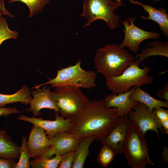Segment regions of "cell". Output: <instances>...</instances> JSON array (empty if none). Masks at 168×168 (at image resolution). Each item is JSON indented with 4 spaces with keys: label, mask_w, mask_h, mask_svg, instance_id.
<instances>
[{
    "label": "cell",
    "mask_w": 168,
    "mask_h": 168,
    "mask_svg": "<svg viewBox=\"0 0 168 168\" xmlns=\"http://www.w3.org/2000/svg\"><path fill=\"white\" fill-rule=\"evenodd\" d=\"M117 108L107 106L104 100H93L72 121L67 133L79 139L89 136L100 141L111 131L119 118Z\"/></svg>",
    "instance_id": "obj_1"
},
{
    "label": "cell",
    "mask_w": 168,
    "mask_h": 168,
    "mask_svg": "<svg viewBox=\"0 0 168 168\" xmlns=\"http://www.w3.org/2000/svg\"><path fill=\"white\" fill-rule=\"evenodd\" d=\"M134 61L133 57L127 49L116 44H108L97 50L94 63L97 72L105 77H111L120 75Z\"/></svg>",
    "instance_id": "obj_2"
},
{
    "label": "cell",
    "mask_w": 168,
    "mask_h": 168,
    "mask_svg": "<svg viewBox=\"0 0 168 168\" xmlns=\"http://www.w3.org/2000/svg\"><path fill=\"white\" fill-rule=\"evenodd\" d=\"M140 63L138 61H132L119 76L116 77H105L106 85L112 92L118 94L128 91L132 86H143L150 84L154 77L148 75L151 67H139Z\"/></svg>",
    "instance_id": "obj_3"
},
{
    "label": "cell",
    "mask_w": 168,
    "mask_h": 168,
    "mask_svg": "<svg viewBox=\"0 0 168 168\" xmlns=\"http://www.w3.org/2000/svg\"><path fill=\"white\" fill-rule=\"evenodd\" d=\"M52 99L62 116L72 121L90 102L80 88L71 86L55 87Z\"/></svg>",
    "instance_id": "obj_4"
},
{
    "label": "cell",
    "mask_w": 168,
    "mask_h": 168,
    "mask_svg": "<svg viewBox=\"0 0 168 168\" xmlns=\"http://www.w3.org/2000/svg\"><path fill=\"white\" fill-rule=\"evenodd\" d=\"M82 60L78 59L75 65L62 68L57 71L56 77L49 79L46 83L35 85L33 88L50 84L52 87L71 86L91 89L95 87L96 74L93 71H86L81 67Z\"/></svg>",
    "instance_id": "obj_5"
},
{
    "label": "cell",
    "mask_w": 168,
    "mask_h": 168,
    "mask_svg": "<svg viewBox=\"0 0 168 168\" xmlns=\"http://www.w3.org/2000/svg\"><path fill=\"white\" fill-rule=\"evenodd\" d=\"M123 153L132 168H145L147 165H156L151 160L145 134L132 125L123 147Z\"/></svg>",
    "instance_id": "obj_6"
},
{
    "label": "cell",
    "mask_w": 168,
    "mask_h": 168,
    "mask_svg": "<svg viewBox=\"0 0 168 168\" xmlns=\"http://www.w3.org/2000/svg\"><path fill=\"white\" fill-rule=\"evenodd\" d=\"M83 11L81 16L87 19L84 27L89 26L94 21L102 20L105 21L110 29L113 30L120 27V16L114 11L125 3H120L111 0H83Z\"/></svg>",
    "instance_id": "obj_7"
},
{
    "label": "cell",
    "mask_w": 168,
    "mask_h": 168,
    "mask_svg": "<svg viewBox=\"0 0 168 168\" xmlns=\"http://www.w3.org/2000/svg\"><path fill=\"white\" fill-rule=\"evenodd\" d=\"M128 113V118L132 125L137 126L142 133L145 134L149 130L155 132L159 140H160L158 129L163 134H166L162 128L160 121L156 115L150 112L148 107L142 103L139 102Z\"/></svg>",
    "instance_id": "obj_8"
},
{
    "label": "cell",
    "mask_w": 168,
    "mask_h": 168,
    "mask_svg": "<svg viewBox=\"0 0 168 168\" xmlns=\"http://www.w3.org/2000/svg\"><path fill=\"white\" fill-rule=\"evenodd\" d=\"M128 19L120 22L124 25L125 29L123 28L125 33L124 40L119 45L122 48L127 47L130 51L133 53L137 52L140 43L145 40L148 39H156L160 34L156 32H152L144 30L135 25L134 22L136 18L128 17Z\"/></svg>",
    "instance_id": "obj_9"
},
{
    "label": "cell",
    "mask_w": 168,
    "mask_h": 168,
    "mask_svg": "<svg viewBox=\"0 0 168 168\" xmlns=\"http://www.w3.org/2000/svg\"><path fill=\"white\" fill-rule=\"evenodd\" d=\"M132 125L127 115L119 117L111 131L100 142L116 154L123 153L124 144Z\"/></svg>",
    "instance_id": "obj_10"
},
{
    "label": "cell",
    "mask_w": 168,
    "mask_h": 168,
    "mask_svg": "<svg viewBox=\"0 0 168 168\" xmlns=\"http://www.w3.org/2000/svg\"><path fill=\"white\" fill-rule=\"evenodd\" d=\"M16 118L21 121L30 122L35 126L43 128L49 139H50L58 132L69 131L72 126V121L59 115L58 112H55V120L54 121L46 120L42 118H36L35 117H29L24 115H19Z\"/></svg>",
    "instance_id": "obj_11"
},
{
    "label": "cell",
    "mask_w": 168,
    "mask_h": 168,
    "mask_svg": "<svg viewBox=\"0 0 168 168\" xmlns=\"http://www.w3.org/2000/svg\"><path fill=\"white\" fill-rule=\"evenodd\" d=\"M46 135L43 128L33 125L27 142L30 158L36 159L45 156L52 144L51 140Z\"/></svg>",
    "instance_id": "obj_12"
},
{
    "label": "cell",
    "mask_w": 168,
    "mask_h": 168,
    "mask_svg": "<svg viewBox=\"0 0 168 168\" xmlns=\"http://www.w3.org/2000/svg\"><path fill=\"white\" fill-rule=\"evenodd\" d=\"M35 89V90L33 89L32 91H30L33 98L30 101V107L27 110L31 112L34 116L41 114L40 111L44 108L49 109L53 110L55 112L61 113L52 99L49 87L44 86L41 89L40 87Z\"/></svg>",
    "instance_id": "obj_13"
},
{
    "label": "cell",
    "mask_w": 168,
    "mask_h": 168,
    "mask_svg": "<svg viewBox=\"0 0 168 168\" xmlns=\"http://www.w3.org/2000/svg\"><path fill=\"white\" fill-rule=\"evenodd\" d=\"M50 139L52 141L51 145L45 156L48 157L54 155H61L69 152H75L80 140L66 132H58Z\"/></svg>",
    "instance_id": "obj_14"
},
{
    "label": "cell",
    "mask_w": 168,
    "mask_h": 168,
    "mask_svg": "<svg viewBox=\"0 0 168 168\" xmlns=\"http://www.w3.org/2000/svg\"><path fill=\"white\" fill-rule=\"evenodd\" d=\"M134 88V86L128 91L119 94L112 92L105 97L104 100L107 106L116 108L119 117L128 115L129 112L139 102L129 97Z\"/></svg>",
    "instance_id": "obj_15"
},
{
    "label": "cell",
    "mask_w": 168,
    "mask_h": 168,
    "mask_svg": "<svg viewBox=\"0 0 168 168\" xmlns=\"http://www.w3.org/2000/svg\"><path fill=\"white\" fill-rule=\"evenodd\" d=\"M128 0L132 4L141 6L143 10L148 12V17L141 16V19H150L155 21L157 23L160 29L165 36H168V15L165 8L161 7L157 9L150 5L144 4L137 1Z\"/></svg>",
    "instance_id": "obj_16"
},
{
    "label": "cell",
    "mask_w": 168,
    "mask_h": 168,
    "mask_svg": "<svg viewBox=\"0 0 168 168\" xmlns=\"http://www.w3.org/2000/svg\"><path fill=\"white\" fill-rule=\"evenodd\" d=\"M140 87L134 86L129 96L131 99L145 105L151 113L153 112L155 108L158 106L168 108V101L160 100L154 98L147 92L143 90Z\"/></svg>",
    "instance_id": "obj_17"
},
{
    "label": "cell",
    "mask_w": 168,
    "mask_h": 168,
    "mask_svg": "<svg viewBox=\"0 0 168 168\" xmlns=\"http://www.w3.org/2000/svg\"><path fill=\"white\" fill-rule=\"evenodd\" d=\"M20 147L12 141L6 131L0 130V157L15 159L19 156Z\"/></svg>",
    "instance_id": "obj_18"
},
{
    "label": "cell",
    "mask_w": 168,
    "mask_h": 168,
    "mask_svg": "<svg viewBox=\"0 0 168 168\" xmlns=\"http://www.w3.org/2000/svg\"><path fill=\"white\" fill-rule=\"evenodd\" d=\"M148 46L142 50L141 52L135 57L136 60L140 63L146 58L153 56L159 55L168 57V42L156 41L148 44Z\"/></svg>",
    "instance_id": "obj_19"
},
{
    "label": "cell",
    "mask_w": 168,
    "mask_h": 168,
    "mask_svg": "<svg viewBox=\"0 0 168 168\" xmlns=\"http://www.w3.org/2000/svg\"><path fill=\"white\" fill-rule=\"evenodd\" d=\"M95 139L94 137L89 136L80 139L79 145L74 152V161L72 168H82L89 153L91 144Z\"/></svg>",
    "instance_id": "obj_20"
},
{
    "label": "cell",
    "mask_w": 168,
    "mask_h": 168,
    "mask_svg": "<svg viewBox=\"0 0 168 168\" xmlns=\"http://www.w3.org/2000/svg\"><path fill=\"white\" fill-rule=\"evenodd\" d=\"M32 98L28 87L26 86H22L19 90L14 94H0V107H3L8 104L18 102L27 105L30 104Z\"/></svg>",
    "instance_id": "obj_21"
},
{
    "label": "cell",
    "mask_w": 168,
    "mask_h": 168,
    "mask_svg": "<svg viewBox=\"0 0 168 168\" xmlns=\"http://www.w3.org/2000/svg\"><path fill=\"white\" fill-rule=\"evenodd\" d=\"M60 159L61 155H58L53 158L44 156L30 160V165L33 168H57Z\"/></svg>",
    "instance_id": "obj_22"
},
{
    "label": "cell",
    "mask_w": 168,
    "mask_h": 168,
    "mask_svg": "<svg viewBox=\"0 0 168 168\" xmlns=\"http://www.w3.org/2000/svg\"><path fill=\"white\" fill-rule=\"evenodd\" d=\"M16 1L21 2L28 7L30 11L28 16L30 17L41 12L44 7L50 2V0H9L8 2L11 3Z\"/></svg>",
    "instance_id": "obj_23"
},
{
    "label": "cell",
    "mask_w": 168,
    "mask_h": 168,
    "mask_svg": "<svg viewBox=\"0 0 168 168\" xmlns=\"http://www.w3.org/2000/svg\"><path fill=\"white\" fill-rule=\"evenodd\" d=\"M98 154L97 161L102 166L107 167L114 160L116 154L110 147L103 144Z\"/></svg>",
    "instance_id": "obj_24"
},
{
    "label": "cell",
    "mask_w": 168,
    "mask_h": 168,
    "mask_svg": "<svg viewBox=\"0 0 168 168\" xmlns=\"http://www.w3.org/2000/svg\"><path fill=\"white\" fill-rule=\"evenodd\" d=\"M27 137L23 136L21 146L20 147L19 161L14 168H29L30 158L27 147Z\"/></svg>",
    "instance_id": "obj_25"
},
{
    "label": "cell",
    "mask_w": 168,
    "mask_h": 168,
    "mask_svg": "<svg viewBox=\"0 0 168 168\" xmlns=\"http://www.w3.org/2000/svg\"><path fill=\"white\" fill-rule=\"evenodd\" d=\"M18 35L16 31L9 29L6 19L2 16L0 17V45L7 39H16Z\"/></svg>",
    "instance_id": "obj_26"
},
{
    "label": "cell",
    "mask_w": 168,
    "mask_h": 168,
    "mask_svg": "<svg viewBox=\"0 0 168 168\" xmlns=\"http://www.w3.org/2000/svg\"><path fill=\"white\" fill-rule=\"evenodd\" d=\"M74 158V152L71 151L61 155L58 168H71L73 165Z\"/></svg>",
    "instance_id": "obj_27"
},
{
    "label": "cell",
    "mask_w": 168,
    "mask_h": 168,
    "mask_svg": "<svg viewBox=\"0 0 168 168\" xmlns=\"http://www.w3.org/2000/svg\"><path fill=\"white\" fill-rule=\"evenodd\" d=\"M160 121L168 119V110L158 106L155 108L153 112Z\"/></svg>",
    "instance_id": "obj_28"
},
{
    "label": "cell",
    "mask_w": 168,
    "mask_h": 168,
    "mask_svg": "<svg viewBox=\"0 0 168 168\" xmlns=\"http://www.w3.org/2000/svg\"><path fill=\"white\" fill-rule=\"evenodd\" d=\"M16 164L15 159L0 157V168H14Z\"/></svg>",
    "instance_id": "obj_29"
},
{
    "label": "cell",
    "mask_w": 168,
    "mask_h": 168,
    "mask_svg": "<svg viewBox=\"0 0 168 168\" xmlns=\"http://www.w3.org/2000/svg\"><path fill=\"white\" fill-rule=\"evenodd\" d=\"M21 112L15 108L0 107V117L6 116L11 114Z\"/></svg>",
    "instance_id": "obj_30"
},
{
    "label": "cell",
    "mask_w": 168,
    "mask_h": 168,
    "mask_svg": "<svg viewBox=\"0 0 168 168\" xmlns=\"http://www.w3.org/2000/svg\"><path fill=\"white\" fill-rule=\"evenodd\" d=\"M156 96L168 101V83L167 82L163 88L158 91L156 93Z\"/></svg>",
    "instance_id": "obj_31"
},
{
    "label": "cell",
    "mask_w": 168,
    "mask_h": 168,
    "mask_svg": "<svg viewBox=\"0 0 168 168\" xmlns=\"http://www.w3.org/2000/svg\"><path fill=\"white\" fill-rule=\"evenodd\" d=\"M4 0H0V14H2L3 15H6L10 17H13L14 16L12 15L8 11H7L4 5Z\"/></svg>",
    "instance_id": "obj_32"
},
{
    "label": "cell",
    "mask_w": 168,
    "mask_h": 168,
    "mask_svg": "<svg viewBox=\"0 0 168 168\" xmlns=\"http://www.w3.org/2000/svg\"><path fill=\"white\" fill-rule=\"evenodd\" d=\"M163 151L161 154V156L162 159L166 162H168V147H163Z\"/></svg>",
    "instance_id": "obj_33"
},
{
    "label": "cell",
    "mask_w": 168,
    "mask_h": 168,
    "mask_svg": "<svg viewBox=\"0 0 168 168\" xmlns=\"http://www.w3.org/2000/svg\"><path fill=\"white\" fill-rule=\"evenodd\" d=\"M161 127L166 134H168V119L163 121H160Z\"/></svg>",
    "instance_id": "obj_34"
},
{
    "label": "cell",
    "mask_w": 168,
    "mask_h": 168,
    "mask_svg": "<svg viewBox=\"0 0 168 168\" xmlns=\"http://www.w3.org/2000/svg\"><path fill=\"white\" fill-rule=\"evenodd\" d=\"M116 2L120 3H122L121 1V0H115Z\"/></svg>",
    "instance_id": "obj_35"
},
{
    "label": "cell",
    "mask_w": 168,
    "mask_h": 168,
    "mask_svg": "<svg viewBox=\"0 0 168 168\" xmlns=\"http://www.w3.org/2000/svg\"><path fill=\"white\" fill-rule=\"evenodd\" d=\"M155 0V1H159L161 0Z\"/></svg>",
    "instance_id": "obj_36"
},
{
    "label": "cell",
    "mask_w": 168,
    "mask_h": 168,
    "mask_svg": "<svg viewBox=\"0 0 168 168\" xmlns=\"http://www.w3.org/2000/svg\"><path fill=\"white\" fill-rule=\"evenodd\" d=\"M2 14H0V17H1L2 16Z\"/></svg>",
    "instance_id": "obj_37"
}]
</instances>
